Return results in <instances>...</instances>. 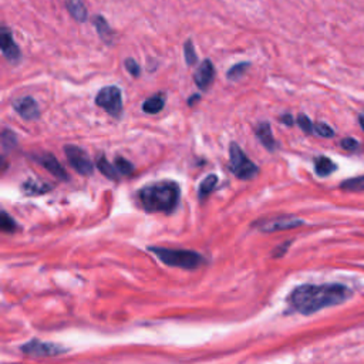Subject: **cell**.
<instances>
[{
  "mask_svg": "<svg viewBox=\"0 0 364 364\" xmlns=\"http://www.w3.org/2000/svg\"><path fill=\"white\" fill-rule=\"evenodd\" d=\"M353 292L345 284H302L289 295V304L298 313L313 315L326 307L337 306L352 299Z\"/></svg>",
  "mask_w": 364,
  "mask_h": 364,
  "instance_id": "1",
  "label": "cell"
},
{
  "mask_svg": "<svg viewBox=\"0 0 364 364\" xmlns=\"http://www.w3.org/2000/svg\"><path fill=\"white\" fill-rule=\"evenodd\" d=\"M181 188L174 181H161L138 191V199L147 212L171 214L179 203Z\"/></svg>",
  "mask_w": 364,
  "mask_h": 364,
  "instance_id": "2",
  "label": "cell"
},
{
  "mask_svg": "<svg viewBox=\"0 0 364 364\" xmlns=\"http://www.w3.org/2000/svg\"><path fill=\"white\" fill-rule=\"evenodd\" d=\"M148 251L157 256L160 261L172 268H182V269H197L205 264V257L195 252L187 249H168L160 246H149Z\"/></svg>",
  "mask_w": 364,
  "mask_h": 364,
  "instance_id": "3",
  "label": "cell"
},
{
  "mask_svg": "<svg viewBox=\"0 0 364 364\" xmlns=\"http://www.w3.org/2000/svg\"><path fill=\"white\" fill-rule=\"evenodd\" d=\"M229 155H230L229 168L237 178L242 181H249V179H253L259 174L257 165L253 164L246 157V154L242 151V148L238 144L235 143L230 144Z\"/></svg>",
  "mask_w": 364,
  "mask_h": 364,
  "instance_id": "4",
  "label": "cell"
},
{
  "mask_svg": "<svg viewBox=\"0 0 364 364\" xmlns=\"http://www.w3.org/2000/svg\"><path fill=\"white\" fill-rule=\"evenodd\" d=\"M95 104L106 110L113 117H120L122 113V97L121 90L116 86L104 87L95 97Z\"/></svg>",
  "mask_w": 364,
  "mask_h": 364,
  "instance_id": "5",
  "label": "cell"
},
{
  "mask_svg": "<svg viewBox=\"0 0 364 364\" xmlns=\"http://www.w3.org/2000/svg\"><path fill=\"white\" fill-rule=\"evenodd\" d=\"M64 154L70 165L80 175H91L94 172V165L89 157V154L77 145H66Z\"/></svg>",
  "mask_w": 364,
  "mask_h": 364,
  "instance_id": "6",
  "label": "cell"
},
{
  "mask_svg": "<svg viewBox=\"0 0 364 364\" xmlns=\"http://www.w3.org/2000/svg\"><path fill=\"white\" fill-rule=\"evenodd\" d=\"M21 353L29 354V356H36V357H53L59 354L67 353V349L55 343H44L37 339L30 340L29 343H26L20 347Z\"/></svg>",
  "mask_w": 364,
  "mask_h": 364,
  "instance_id": "7",
  "label": "cell"
},
{
  "mask_svg": "<svg viewBox=\"0 0 364 364\" xmlns=\"http://www.w3.org/2000/svg\"><path fill=\"white\" fill-rule=\"evenodd\" d=\"M33 160L36 163H39L43 168H46L51 175H55L57 179L64 181V182H67L70 179L64 167L57 161V158L55 157L53 154H50V152L37 154V155H33Z\"/></svg>",
  "mask_w": 364,
  "mask_h": 364,
  "instance_id": "8",
  "label": "cell"
},
{
  "mask_svg": "<svg viewBox=\"0 0 364 364\" xmlns=\"http://www.w3.org/2000/svg\"><path fill=\"white\" fill-rule=\"evenodd\" d=\"M0 47H2L3 56L10 63H16L20 60V48L16 44L13 35L8 28H2V30H0Z\"/></svg>",
  "mask_w": 364,
  "mask_h": 364,
  "instance_id": "9",
  "label": "cell"
},
{
  "mask_svg": "<svg viewBox=\"0 0 364 364\" xmlns=\"http://www.w3.org/2000/svg\"><path fill=\"white\" fill-rule=\"evenodd\" d=\"M304 221L293 218V217H282L276 219H269L259 222V229L264 232H277V230H286V229H293L300 225H303Z\"/></svg>",
  "mask_w": 364,
  "mask_h": 364,
  "instance_id": "10",
  "label": "cell"
},
{
  "mask_svg": "<svg viewBox=\"0 0 364 364\" xmlns=\"http://www.w3.org/2000/svg\"><path fill=\"white\" fill-rule=\"evenodd\" d=\"M15 110L28 121L37 120L40 117L39 104L33 97H21L13 102Z\"/></svg>",
  "mask_w": 364,
  "mask_h": 364,
  "instance_id": "11",
  "label": "cell"
},
{
  "mask_svg": "<svg viewBox=\"0 0 364 364\" xmlns=\"http://www.w3.org/2000/svg\"><path fill=\"white\" fill-rule=\"evenodd\" d=\"M214 77H215V69L211 60H205L199 69L197 70L195 75H194V80L195 84L201 89V90H208L210 86L214 82Z\"/></svg>",
  "mask_w": 364,
  "mask_h": 364,
  "instance_id": "12",
  "label": "cell"
},
{
  "mask_svg": "<svg viewBox=\"0 0 364 364\" xmlns=\"http://www.w3.org/2000/svg\"><path fill=\"white\" fill-rule=\"evenodd\" d=\"M256 137L268 151L272 152V151L276 149L277 144H276V141L273 138L269 122H261V124H259V127L256 129Z\"/></svg>",
  "mask_w": 364,
  "mask_h": 364,
  "instance_id": "13",
  "label": "cell"
},
{
  "mask_svg": "<svg viewBox=\"0 0 364 364\" xmlns=\"http://www.w3.org/2000/svg\"><path fill=\"white\" fill-rule=\"evenodd\" d=\"M66 8L75 21L84 23L87 20L89 10L83 0H66Z\"/></svg>",
  "mask_w": 364,
  "mask_h": 364,
  "instance_id": "14",
  "label": "cell"
},
{
  "mask_svg": "<svg viewBox=\"0 0 364 364\" xmlns=\"http://www.w3.org/2000/svg\"><path fill=\"white\" fill-rule=\"evenodd\" d=\"M94 26L97 29V33L100 36V39L107 43V44H113V39H114V33L111 30V28L109 26L107 20L104 19L102 16H95L94 17Z\"/></svg>",
  "mask_w": 364,
  "mask_h": 364,
  "instance_id": "15",
  "label": "cell"
},
{
  "mask_svg": "<svg viewBox=\"0 0 364 364\" xmlns=\"http://www.w3.org/2000/svg\"><path fill=\"white\" fill-rule=\"evenodd\" d=\"M165 106V98L163 94H155L144 101L143 104V111L147 114H157L160 113Z\"/></svg>",
  "mask_w": 364,
  "mask_h": 364,
  "instance_id": "16",
  "label": "cell"
},
{
  "mask_svg": "<svg viewBox=\"0 0 364 364\" xmlns=\"http://www.w3.org/2000/svg\"><path fill=\"white\" fill-rule=\"evenodd\" d=\"M21 190L26 192V195H42L50 190H53V185H48L46 182H39V181H28L21 187Z\"/></svg>",
  "mask_w": 364,
  "mask_h": 364,
  "instance_id": "17",
  "label": "cell"
},
{
  "mask_svg": "<svg viewBox=\"0 0 364 364\" xmlns=\"http://www.w3.org/2000/svg\"><path fill=\"white\" fill-rule=\"evenodd\" d=\"M97 168L100 170V172L102 175H106L109 179H114V181H118L120 179V172L117 170V167H114L113 164H110L107 161V158L104 157V155H100V157L97 158Z\"/></svg>",
  "mask_w": 364,
  "mask_h": 364,
  "instance_id": "18",
  "label": "cell"
},
{
  "mask_svg": "<svg viewBox=\"0 0 364 364\" xmlns=\"http://www.w3.org/2000/svg\"><path fill=\"white\" fill-rule=\"evenodd\" d=\"M337 170V165L327 157H318L315 160V171L319 176H329Z\"/></svg>",
  "mask_w": 364,
  "mask_h": 364,
  "instance_id": "19",
  "label": "cell"
},
{
  "mask_svg": "<svg viewBox=\"0 0 364 364\" xmlns=\"http://www.w3.org/2000/svg\"><path fill=\"white\" fill-rule=\"evenodd\" d=\"M218 185V176L211 174V175H208L202 182H201V185H199V190H198V197L199 199H203L206 198L208 195H210Z\"/></svg>",
  "mask_w": 364,
  "mask_h": 364,
  "instance_id": "20",
  "label": "cell"
},
{
  "mask_svg": "<svg viewBox=\"0 0 364 364\" xmlns=\"http://www.w3.org/2000/svg\"><path fill=\"white\" fill-rule=\"evenodd\" d=\"M340 188L347 192H364V175L343 181Z\"/></svg>",
  "mask_w": 364,
  "mask_h": 364,
  "instance_id": "21",
  "label": "cell"
},
{
  "mask_svg": "<svg viewBox=\"0 0 364 364\" xmlns=\"http://www.w3.org/2000/svg\"><path fill=\"white\" fill-rule=\"evenodd\" d=\"M249 66H251V63H248V62H242V63L233 64V66L229 69V71L226 73V77H228L229 80H232V82H237V80H239L241 77L246 73V70L249 69Z\"/></svg>",
  "mask_w": 364,
  "mask_h": 364,
  "instance_id": "22",
  "label": "cell"
},
{
  "mask_svg": "<svg viewBox=\"0 0 364 364\" xmlns=\"http://www.w3.org/2000/svg\"><path fill=\"white\" fill-rule=\"evenodd\" d=\"M17 144V137L13 131H10V129H3L2 133V148H3V152H8L10 149H13Z\"/></svg>",
  "mask_w": 364,
  "mask_h": 364,
  "instance_id": "23",
  "label": "cell"
},
{
  "mask_svg": "<svg viewBox=\"0 0 364 364\" xmlns=\"http://www.w3.org/2000/svg\"><path fill=\"white\" fill-rule=\"evenodd\" d=\"M0 228L5 232H15L17 229V224L6 211H2L0 214Z\"/></svg>",
  "mask_w": 364,
  "mask_h": 364,
  "instance_id": "24",
  "label": "cell"
},
{
  "mask_svg": "<svg viewBox=\"0 0 364 364\" xmlns=\"http://www.w3.org/2000/svg\"><path fill=\"white\" fill-rule=\"evenodd\" d=\"M184 57L188 66H194L198 60L197 57V51H195V46L191 40H187L184 44Z\"/></svg>",
  "mask_w": 364,
  "mask_h": 364,
  "instance_id": "25",
  "label": "cell"
},
{
  "mask_svg": "<svg viewBox=\"0 0 364 364\" xmlns=\"http://www.w3.org/2000/svg\"><path fill=\"white\" fill-rule=\"evenodd\" d=\"M116 167H117L118 172L122 175H131L134 172V165L122 157H118L116 160Z\"/></svg>",
  "mask_w": 364,
  "mask_h": 364,
  "instance_id": "26",
  "label": "cell"
},
{
  "mask_svg": "<svg viewBox=\"0 0 364 364\" xmlns=\"http://www.w3.org/2000/svg\"><path fill=\"white\" fill-rule=\"evenodd\" d=\"M298 124H299V127L303 129V131H304L306 134L315 133V124L310 121V118H309L307 116L300 114V116L298 117Z\"/></svg>",
  "mask_w": 364,
  "mask_h": 364,
  "instance_id": "27",
  "label": "cell"
},
{
  "mask_svg": "<svg viewBox=\"0 0 364 364\" xmlns=\"http://www.w3.org/2000/svg\"><path fill=\"white\" fill-rule=\"evenodd\" d=\"M315 133H316L318 136H320V137H325V138H331V137L334 136L333 129H331L327 124H325V122H318V124H315Z\"/></svg>",
  "mask_w": 364,
  "mask_h": 364,
  "instance_id": "28",
  "label": "cell"
},
{
  "mask_svg": "<svg viewBox=\"0 0 364 364\" xmlns=\"http://www.w3.org/2000/svg\"><path fill=\"white\" fill-rule=\"evenodd\" d=\"M124 66H125L127 71H128L129 74H131V75H134V77H138V75L141 74V69H140L138 63H137L134 59H127L125 63H124Z\"/></svg>",
  "mask_w": 364,
  "mask_h": 364,
  "instance_id": "29",
  "label": "cell"
},
{
  "mask_svg": "<svg viewBox=\"0 0 364 364\" xmlns=\"http://www.w3.org/2000/svg\"><path fill=\"white\" fill-rule=\"evenodd\" d=\"M340 145H342V148H345V149H347V151H357V149L360 148V144H358V141L353 140V138H350V137H347V138L342 140Z\"/></svg>",
  "mask_w": 364,
  "mask_h": 364,
  "instance_id": "30",
  "label": "cell"
},
{
  "mask_svg": "<svg viewBox=\"0 0 364 364\" xmlns=\"http://www.w3.org/2000/svg\"><path fill=\"white\" fill-rule=\"evenodd\" d=\"M292 244H293V241H288V242L282 244L280 246L275 248V251H273L272 256H273V257H280V256H283L286 252H288V248H289Z\"/></svg>",
  "mask_w": 364,
  "mask_h": 364,
  "instance_id": "31",
  "label": "cell"
},
{
  "mask_svg": "<svg viewBox=\"0 0 364 364\" xmlns=\"http://www.w3.org/2000/svg\"><path fill=\"white\" fill-rule=\"evenodd\" d=\"M280 121H282L284 125H288V127L293 125V117H292L291 114H284V116H282Z\"/></svg>",
  "mask_w": 364,
  "mask_h": 364,
  "instance_id": "32",
  "label": "cell"
},
{
  "mask_svg": "<svg viewBox=\"0 0 364 364\" xmlns=\"http://www.w3.org/2000/svg\"><path fill=\"white\" fill-rule=\"evenodd\" d=\"M358 122H360V127H361V129H363V131H364V113L358 116Z\"/></svg>",
  "mask_w": 364,
  "mask_h": 364,
  "instance_id": "33",
  "label": "cell"
},
{
  "mask_svg": "<svg viewBox=\"0 0 364 364\" xmlns=\"http://www.w3.org/2000/svg\"><path fill=\"white\" fill-rule=\"evenodd\" d=\"M198 98H199V95H198V94H197V95H192V97L190 98V106H192V104H194L192 101H197Z\"/></svg>",
  "mask_w": 364,
  "mask_h": 364,
  "instance_id": "34",
  "label": "cell"
}]
</instances>
